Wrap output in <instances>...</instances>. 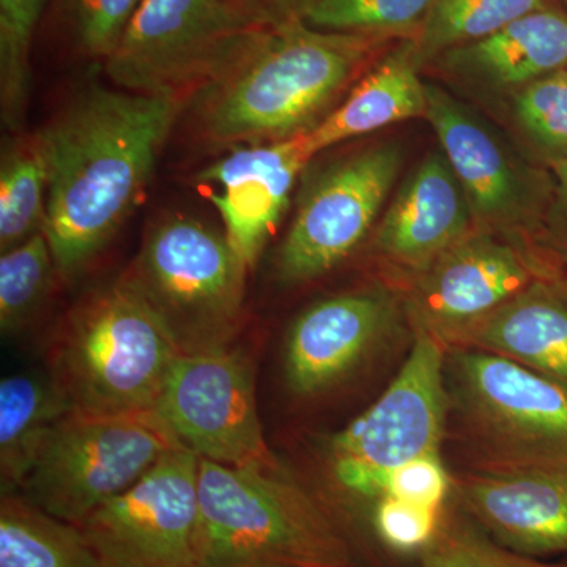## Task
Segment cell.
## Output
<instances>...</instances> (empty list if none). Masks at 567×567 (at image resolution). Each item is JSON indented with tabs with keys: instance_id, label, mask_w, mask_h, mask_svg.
I'll use <instances>...</instances> for the list:
<instances>
[{
	"instance_id": "16",
	"label": "cell",
	"mask_w": 567,
	"mask_h": 567,
	"mask_svg": "<svg viewBox=\"0 0 567 567\" xmlns=\"http://www.w3.org/2000/svg\"><path fill=\"white\" fill-rule=\"evenodd\" d=\"M462 511L499 546L525 557L567 554V472L516 470L462 477Z\"/></svg>"
},
{
	"instance_id": "34",
	"label": "cell",
	"mask_w": 567,
	"mask_h": 567,
	"mask_svg": "<svg viewBox=\"0 0 567 567\" xmlns=\"http://www.w3.org/2000/svg\"><path fill=\"white\" fill-rule=\"evenodd\" d=\"M235 9L260 24L274 25L298 20L306 0H227Z\"/></svg>"
},
{
	"instance_id": "1",
	"label": "cell",
	"mask_w": 567,
	"mask_h": 567,
	"mask_svg": "<svg viewBox=\"0 0 567 567\" xmlns=\"http://www.w3.org/2000/svg\"><path fill=\"white\" fill-rule=\"evenodd\" d=\"M182 103L92 84L37 133L47 164L44 235L73 282L144 196Z\"/></svg>"
},
{
	"instance_id": "21",
	"label": "cell",
	"mask_w": 567,
	"mask_h": 567,
	"mask_svg": "<svg viewBox=\"0 0 567 567\" xmlns=\"http://www.w3.org/2000/svg\"><path fill=\"white\" fill-rule=\"evenodd\" d=\"M427 87L417 76L415 47H405L388 55L369 73L349 99L315 128L303 133L311 158L331 145L377 132L394 123L425 117Z\"/></svg>"
},
{
	"instance_id": "28",
	"label": "cell",
	"mask_w": 567,
	"mask_h": 567,
	"mask_svg": "<svg viewBox=\"0 0 567 567\" xmlns=\"http://www.w3.org/2000/svg\"><path fill=\"white\" fill-rule=\"evenodd\" d=\"M434 0H306L298 20L323 32L377 37L423 24Z\"/></svg>"
},
{
	"instance_id": "15",
	"label": "cell",
	"mask_w": 567,
	"mask_h": 567,
	"mask_svg": "<svg viewBox=\"0 0 567 567\" xmlns=\"http://www.w3.org/2000/svg\"><path fill=\"white\" fill-rule=\"evenodd\" d=\"M383 295H336L295 320L284 347V377L290 393L315 398L338 385L363 363L394 322Z\"/></svg>"
},
{
	"instance_id": "29",
	"label": "cell",
	"mask_w": 567,
	"mask_h": 567,
	"mask_svg": "<svg viewBox=\"0 0 567 567\" xmlns=\"http://www.w3.org/2000/svg\"><path fill=\"white\" fill-rule=\"evenodd\" d=\"M421 567H567V563L525 557L499 546L464 511L442 517L434 539L421 551Z\"/></svg>"
},
{
	"instance_id": "3",
	"label": "cell",
	"mask_w": 567,
	"mask_h": 567,
	"mask_svg": "<svg viewBox=\"0 0 567 567\" xmlns=\"http://www.w3.org/2000/svg\"><path fill=\"white\" fill-rule=\"evenodd\" d=\"M194 567H357L341 522L279 468L200 458Z\"/></svg>"
},
{
	"instance_id": "2",
	"label": "cell",
	"mask_w": 567,
	"mask_h": 567,
	"mask_svg": "<svg viewBox=\"0 0 567 567\" xmlns=\"http://www.w3.org/2000/svg\"><path fill=\"white\" fill-rule=\"evenodd\" d=\"M374 43L300 20L267 25L194 96V126L208 144L230 148L308 133Z\"/></svg>"
},
{
	"instance_id": "18",
	"label": "cell",
	"mask_w": 567,
	"mask_h": 567,
	"mask_svg": "<svg viewBox=\"0 0 567 567\" xmlns=\"http://www.w3.org/2000/svg\"><path fill=\"white\" fill-rule=\"evenodd\" d=\"M447 349L498 354L567 388V287L537 279L462 330Z\"/></svg>"
},
{
	"instance_id": "14",
	"label": "cell",
	"mask_w": 567,
	"mask_h": 567,
	"mask_svg": "<svg viewBox=\"0 0 567 567\" xmlns=\"http://www.w3.org/2000/svg\"><path fill=\"white\" fill-rule=\"evenodd\" d=\"M303 134L289 140L241 145L205 167L197 182L216 186L208 200L221 215L224 235L248 268L254 267L275 229L298 174L311 162Z\"/></svg>"
},
{
	"instance_id": "7",
	"label": "cell",
	"mask_w": 567,
	"mask_h": 567,
	"mask_svg": "<svg viewBox=\"0 0 567 567\" xmlns=\"http://www.w3.org/2000/svg\"><path fill=\"white\" fill-rule=\"evenodd\" d=\"M264 28L227 0H142L104 71L123 91L182 103L215 81Z\"/></svg>"
},
{
	"instance_id": "8",
	"label": "cell",
	"mask_w": 567,
	"mask_h": 567,
	"mask_svg": "<svg viewBox=\"0 0 567 567\" xmlns=\"http://www.w3.org/2000/svg\"><path fill=\"white\" fill-rule=\"evenodd\" d=\"M178 445L155 413L71 412L47 436L18 492L51 516L78 527Z\"/></svg>"
},
{
	"instance_id": "4",
	"label": "cell",
	"mask_w": 567,
	"mask_h": 567,
	"mask_svg": "<svg viewBox=\"0 0 567 567\" xmlns=\"http://www.w3.org/2000/svg\"><path fill=\"white\" fill-rule=\"evenodd\" d=\"M178 352L128 284L93 289L55 324L47 374L71 410L87 415H152Z\"/></svg>"
},
{
	"instance_id": "30",
	"label": "cell",
	"mask_w": 567,
	"mask_h": 567,
	"mask_svg": "<svg viewBox=\"0 0 567 567\" xmlns=\"http://www.w3.org/2000/svg\"><path fill=\"white\" fill-rule=\"evenodd\" d=\"M514 110L548 163L567 159V69L517 89Z\"/></svg>"
},
{
	"instance_id": "19",
	"label": "cell",
	"mask_w": 567,
	"mask_h": 567,
	"mask_svg": "<svg viewBox=\"0 0 567 567\" xmlns=\"http://www.w3.org/2000/svg\"><path fill=\"white\" fill-rule=\"evenodd\" d=\"M425 87V118L468 197L473 216L488 224L520 219L527 207V193L498 141L442 89Z\"/></svg>"
},
{
	"instance_id": "12",
	"label": "cell",
	"mask_w": 567,
	"mask_h": 567,
	"mask_svg": "<svg viewBox=\"0 0 567 567\" xmlns=\"http://www.w3.org/2000/svg\"><path fill=\"white\" fill-rule=\"evenodd\" d=\"M447 347L415 328L412 350L385 393L328 440L331 461L385 470L413 458L440 456L451 415Z\"/></svg>"
},
{
	"instance_id": "5",
	"label": "cell",
	"mask_w": 567,
	"mask_h": 567,
	"mask_svg": "<svg viewBox=\"0 0 567 567\" xmlns=\"http://www.w3.org/2000/svg\"><path fill=\"white\" fill-rule=\"evenodd\" d=\"M226 235L192 218L163 219L121 276L181 354L233 347L245 322L246 274Z\"/></svg>"
},
{
	"instance_id": "36",
	"label": "cell",
	"mask_w": 567,
	"mask_h": 567,
	"mask_svg": "<svg viewBox=\"0 0 567 567\" xmlns=\"http://www.w3.org/2000/svg\"><path fill=\"white\" fill-rule=\"evenodd\" d=\"M563 3H565V6H567V0H561Z\"/></svg>"
},
{
	"instance_id": "25",
	"label": "cell",
	"mask_w": 567,
	"mask_h": 567,
	"mask_svg": "<svg viewBox=\"0 0 567 567\" xmlns=\"http://www.w3.org/2000/svg\"><path fill=\"white\" fill-rule=\"evenodd\" d=\"M554 0H434L420 28L417 62L492 35Z\"/></svg>"
},
{
	"instance_id": "13",
	"label": "cell",
	"mask_w": 567,
	"mask_h": 567,
	"mask_svg": "<svg viewBox=\"0 0 567 567\" xmlns=\"http://www.w3.org/2000/svg\"><path fill=\"white\" fill-rule=\"evenodd\" d=\"M543 278L554 275L527 254L472 233L415 276L409 301L413 327L447 347L466 327Z\"/></svg>"
},
{
	"instance_id": "11",
	"label": "cell",
	"mask_w": 567,
	"mask_h": 567,
	"mask_svg": "<svg viewBox=\"0 0 567 567\" xmlns=\"http://www.w3.org/2000/svg\"><path fill=\"white\" fill-rule=\"evenodd\" d=\"M401 164L398 145H377L324 171L279 246L278 278L308 282L344 262L371 230Z\"/></svg>"
},
{
	"instance_id": "31",
	"label": "cell",
	"mask_w": 567,
	"mask_h": 567,
	"mask_svg": "<svg viewBox=\"0 0 567 567\" xmlns=\"http://www.w3.org/2000/svg\"><path fill=\"white\" fill-rule=\"evenodd\" d=\"M142 0H58L59 17L74 50L104 62Z\"/></svg>"
},
{
	"instance_id": "32",
	"label": "cell",
	"mask_w": 567,
	"mask_h": 567,
	"mask_svg": "<svg viewBox=\"0 0 567 567\" xmlns=\"http://www.w3.org/2000/svg\"><path fill=\"white\" fill-rule=\"evenodd\" d=\"M442 511L383 496L377 499L374 529L385 546L399 554L423 551L442 524Z\"/></svg>"
},
{
	"instance_id": "27",
	"label": "cell",
	"mask_w": 567,
	"mask_h": 567,
	"mask_svg": "<svg viewBox=\"0 0 567 567\" xmlns=\"http://www.w3.org/2000/svg\"><path fill=\"white\" fill-rule=\"evenodd\" d=\"M48 0H0V104L2 121L20 128L31 91L33 37Z\"/></svg>"
},
{
	"instance_id": "22",
	"label": "cell",
	"mask_w": 567,
	"mask_h": 567,
	"mask_svg": "<svg viewBox=\"0 0 567 567\" xmlns=\"http://www.w3.org/2000/svg\"><path fill=\"white\" fill-rule=\"evenodd\" d=\"M73 412L48 374H17L0 382V480L18 492L54 425Z\"/></svg>"
},
{
	"instance_id": "35",
	"label": "cell",
	"mask_w": 567,
	"mask_h": 567,
	"mask_svg": "<svg viewBox=\"0 0 567 567\" xmlns=\"http://www.w3.org/2000/svg\"><path fill=\"white\" fill-rule=\"evenodd\" d=\"M550 164L554 171L555 181H557V223L559 233L565 235L567 240V159H557Z\"/></svg>"
},
{
	"instance_id": "23",
	"label": "cell",
	"mask_w": 567,
	"mask_h": 567,
	"mask_svg": "<svg viewBox=\"0 0 567 567\" xmlns=\"http://www.w3.org/2000/svg\"><path fill=\"white\" fill-rule=\"evenodd\" d=\"M0 567L100 566L80 527L51 516L20 492H2Z\"/></svg>"
},
{
	"instance_id": "33",
	"label": "cell",
	"mask_w": 567,
	"mask_h": 567,
	"mask_svg": "<svg viewBox=\"0 0 567 567\" xmlns=\"http://www.w3.org/2000/svg\"><path fill=\"white\" fill-rule=\"evenodd\" d=\"M453 481L440 456L413 458L383 473V496L442 509Z\"/></svg>"
},
{
	"instance_id": "17",
	"label": "cell",
	"mask_w": 567,
	"mask_h": 567,
	"mask_svg": "<svg viewBox=\"0 0 567 567\" xmlns=\"http://www.w3.org/2000/svg\"><path fill=\"white\" fill-rule=\"evenodd\" d=\"M468 197L446 156L431 155L405 182L375 234V249L412 275L464 240L472 230Z\"/></svg>"
},
{
	"instance_id": "20",
	"label": "cell",
	"mask_w": 567,
	"mask_h": 567,
	"mask_svg": "<svg viewBox=\"0 0 567 567\" xmlns=\"http://www.w3.org/2000/svg\"><path fill=\"white\" fill-rule=\"evenodd\" d=\"M446 62L496 87H524L567 69V11H532L492 35L445 52Z\"/></svg>"
},
{
	"instance_id": "24",
	"label": "cell",
	"mask_w": 567,
	"mask_h": 567,
	"mask_svg": "<svg viewBox=\"0 0 567 567\" xmlns=\"http://www.w3.org/2000/svg\"><path fill=\"white\" fill-rule=\"evenodd\" d=\"M48 174L37 136L3 152L0 167V249L9 251L43 233L47 223Z\"/></svg>"
},
{
	"instance_id": "26",
	"label": "cell",
	"mask_w": 567,
	"mask_h": 567,
	"mask_svg": "<svg viewBox=\"0 0 567 567\" xmlns=\"http://www.w3.org/2000/svg\"><path fill=\"white\" fill-rule=\"evenodd\" d=\"M61 278L50 241L39 233L0 257V328L3 336L24 333Z\"/></svg>"
},
{
	"instance_id": "9",
	"label": "cell",
	"mask_w": 567,
	"mask_h": 567,
	"mask_svg": "<svg viewBox=\"0 0 567 567\" xmlns=\"http://www.w3.org/2000/svg\"><path fill=\"white\" fill-rule=\"evenodd\" d=\"M153 413L200 458L238 468L282 466L264 435L256 365L244 347L178 353Z\"/></svg>"
},
{
	"instance_id": "6",
	"label": "cell",
	"mask_w": 567,
	"mask_h": 567,
	"mask_svg": "<svg viewBox=\"0 0 567 567\" xmlns=\"http://www.w3.org/2000/svg\"><path fill=\"white\" fill-rule=\"evenodd\" d=\"M451 413L476 472H567V388L481 350L447 349Z\"/></svg>"
},
{
	"instance_id": "10",
	"label": "cell",
	"mask_w": 567,
	"mask_h": 567,
	"mask_svg": "<svg viewBox=\"0 0 567 567\" xmlns=\"http://www.w3.org/2000/svg\"><path fill=\"white\" fill-rule=\"evenodd\" d=\"M199 465L192 450L175 446L78 525L100 567H194Z\"/></svg>"
}]
</instances>
